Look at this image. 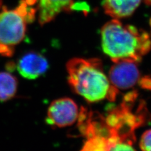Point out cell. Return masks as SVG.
<instances>
[{
	"mask_svg": "<svg viewBox=\"0 0 151 151\" xmlns=\"http://www.w3.org/2000/svg\"><path fill=\"white\" fill-rule=\"evenodd\" d=\"M77 104L69 98H61L50 103L47 113L46 122L51 127L63 128L74 124L78 119Z\"/></svg>",
	"mask_w": 151,
	"mask_h": 151,
	"instance_id": "obj_5",
	"label": "cell"
},
{
	"mask_svg": "<svg viewBox=\"0 0 151 151\" xmlns=\"http://www.w3.org/2000/svg\"><path fill=\"white\" fill-rule=\"evenodd\" d=\"M139 147L145 151H151V129L145 131L141 136Z\"/></svg>",
	"mask_w": 151,
	"mask_h": 151,
	"instance_id": "obj_11",
	"label": "cell"
},
{
	"mask_svg": "<svg viewBox=\"0 0 151 151\" xmlns=\"http://www.w3.org/2000/svg\"><path fill=\"white\" fill-rule=\"evenodd\" d=\"M49 68V64L45 57L34 51L23 54L17 63L19 74L29 80L36 79L44 75Z\"/></svg>",
	"mask_w": 151,
	"mask_h": 151,
	"instance_id": "obj_7",
	"label": "cell"
},
{
	"mask_svg": "<svg viewBox=\"0 0 151 151\" xmlns=\"http://www.w3.org/2000/svg\"><path fill=\"white\" fill-rule=\"evenodd\" d=\"M66 70L70 88L86 101L115 100L119 89L113 86L104 73L100 59L75 58L66 64Z\"/></svg>",
	"mask_w": 151,
	"mask_h": 151,
	"instance_id": "obj_3",
	"label": "cell"
},
{
	"mask_svg": "<svg viewBox=\"0 0 151 151\" xmlns=\"http://www.w3.org/2000/svg\"><path fill=\"white\" fill-rule=\"evenodd\" d=\"M104 52L113 63H138L151 50V38L147 32L113 18L101 30Z\"/></svg>",
	"mask_w": 151,
	"mask_h": 151,
	"instance_id": "obj_2",
	"label": "cell"
},
{
	"mask_svg": "<svg viewBox=\"0 0 151 151\" xmlns=\"http://www.w3.org/2000/svg\"><path fill=\"white\" fill-rule=\"evenodd\" d=\"M137 63L132 61L114 63L108 75V78L113 86L119 90L128 89L139 82L140 74Z\"/></svg>",
	"mask_w": 151,
	"mask_h": 151,
	"instance_id": "obj_6",
	"label": "cell"
},
{
	"mask_svg": "<svg viewBox=\"0 0 151 151\" xmlns=\"http://www.w3.org/2000/svg\"><path fill=\"white\" fill-rule=\"evenodd\" d=\"M18 89V79L8 72L0 73V102L12 100Z\"/></svg>",
	"mask_w": 151,
	"mask_h": 151,
	"instance_id": "obj_10",
	"label": "cell"
},
{
	"mask_svg": "<svg viewBox=\"0 0 151 151\" xmlns=\"http://www.w3.org/2000/svg\"><path fill=\"white\" fill-rule=\"evenodd\" d=\"M137 101V92H130L119 105L111 108L103 115L111 139V150L135 149V131L151 118L145 101Z\"/></svg>",
	"mask_w": 151,
	"mask_h": 151,
	"instance_id": "obj_1",
	"label": "cell"
},
{
	"mask_svg": "<svg viewBox=\"0 0 151 151\" xmlns=\"http://www.w3.org/2000/svg\"><path fill=\"white\" fill-rule=\"evenodd\" d=\"M1 5H2V0H0V9H1Z\"/></svg>",
	"mask_w": 151,
	"mask_h": 151,
	"instance_id": "obj_12",
	"label": "cell"
},
{
	"mask_svg": "<svg viewBox=\"0 0 151 151\" xmlns=\"http://www.w3.org/2000/svg\"><path fill=\"white\" fill-rule=\"evenodd\" d=\"M150 28H151V18H150Z\"/></svg>",
	"mask_w": 151,
	"mask_h": 151,
	"instance_id": "obj_13",
	"label": "cell"
},
{
	"mask_svg": "<svg viewBox=\"0 0 151 151\" xmlns=\"http://www.w3.org/2000/svg\"><path fill=\"white\" fill-rule=\"evenodd\" d=\"M73 3L74 0H38V20L40 25L48 23L60 13L70 10Z\"/></svg>",
	"mask_w": 151,
	"mask_h": 151,
	"instance_id": "obj_8",
	"label": "cell"
},
{
	"mask_svg": "<svg viewBox=\"0 0 151 151\" xmlns=\"http://www.w3.org/2000/svg\"><path fill=\"white\" fill-rule=\"evenodd\" d=\"M143 0H101V6L107 15L115 19L131 16Z\"/></svg>",
	"mask_w": 151,
	"mask_h": 151,
	"instance_id": "obj_9",
	"label": "cell"
},
{
	"mask_svg": "<svg viewBox=\"0 0 151 151\" xmlns=\"http://www.w3.org/2000/svg\"><path fill=\"white\" fill-rule=\"evenodd\" d=\"M38 0H21L14 9L3 7L0 12V45L14 49L24 39L28 23L34 22Z\"/></svg>",
	"mask_w": 151,
	"mask_h": 151,
	"instance_id": "obj_4",
	"label": "cell"
}]
</instances>
